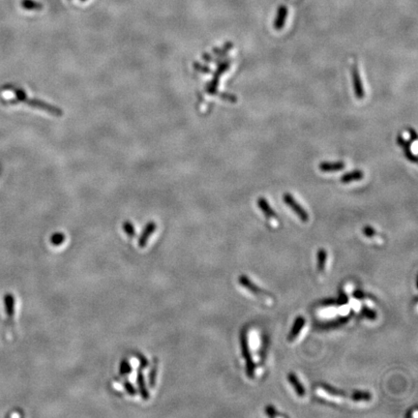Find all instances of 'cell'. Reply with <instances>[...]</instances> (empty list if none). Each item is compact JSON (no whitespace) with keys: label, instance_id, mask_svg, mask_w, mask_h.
I'll return each instance as SVG.
<instances>
[{"label":"cell","instance_id":"6da1fadb","mask_svg":"<svg viewBox=\"0 0 418 418\" xmlns=\"http://www.w3.org/2000/svg\"><path fill=\"white\" fill-rule=\"evenodd\" d=\"M238 283L246 289L248 290L252 295L257 297L259 301H261L266 306H272L275 302L274 296L266 291L265 289H260L258 286H257L254 282H252L251 279L246 275H241L238 277Z\"/></svg>","mask_w":418,"mask_h":418},{"label":"cell","instance_id":"7a4b0ae2","mask_svg":"<svg viewBox=\"0 0 418 418\" xmlns=\"http://www.w3.org/2000/svg\"><path fill=\"white\" fill-rule=\"evenodd\" d=\"M240 343H241V350H242V355L246 361V374L249 378L253 379L255 377V370L256 365L252 357L251 350L249 345V339L246 332H242L240 337Z\"/></svg>","mask_w":418,"mask_h":418},{"label":"cell","instance_id":"3957f363","mask_svg":"<svg viewBox=\"0 0 418 418\" xmlns=\"http://www.w3.org/2000/svg\"><path fill=\"white\" fill-rule=\"evenodd\" d=\"M284 202L297 215V217L304 223H307L310 219L309 214L307 213L306 210L297 202V200L290 195L289 193H285L283 195Z\"/></svg>","mask_w":418,"mask_h":418},{"label":"cell","instance_id":"277c9868","mask_svg":"<svg viewBox=\"0 0 418 418\" xmlns=\"http://www.w3.org/2000/svg\"><path fill=\"white\" fill-rule=\"evenodd\" d=\"M317 391L320 395L336 402H341L347 397V394L344 391L337 389L335 387H332L328 385H324V384L320 385L317 387Z\"/></svg>","mask_w":418,"mask_h":418},{"label":"cell","instance_id":"5b68a950","mask_svg":"<svg viewBox=\"0 0 418 418\" xmlns=\"http://www.w3.org/2000/svg\"><path fill=\"white\" fill-rule=\"evenodd\" d=\"M229 66H230V60H225V61H223V62H221L219 64V66H218V68H217V70H216V72L214 74V77H213L212 81L206 85V92L208 94L213 95V94H216L217 93L220 77L223 75L225 72L227 71V69L229 68Z\"/></svg>","mask_w":418,"mask_h":418},{"label":"cell","instance_id":"8992f818","mask_svg":"<svg viewBox=\"0 0 418 418\" xmlns=\"http://www.w3.org/2000/svg\"><path fill=\"white\" fill-rule=\"evenodd\" d=\"M352 74H353V85H354V95L357 99H363L365 97V90L363 88L362 81H361L360 74L356 65L354 66Z\"/></svg>","mask_w":418,"mask_h":418},{"label":"cell","instance_id":"52a82bcc","mask_svg":"<svg viewBox=\"0 0 418 418\" xmlns=\"http://www.w3.org/2000/svg\"><path fill=\"white\" fill-rule=\"evenodd\" d=\"M25 103H27L28 105L31 106V107L47 111V112H51V113L56 114V115H61L63 113V112L61 110H59L58 108H56L52 105H49V104H47V103H45L41 100H38V99H28V98H27Z\"/></svg>","mask_w":418,"mask_h":418},{"label":"cell","instance_id":"ba28073f","mask_svg":"<svg viewBox=\"0 0 418 418\" xmlns=\"http://www.w3.org/2000/svg\"><path fill=\"white\" fill-rule=\"evenodd\" d=\"M156 229H157V224L155 222H149L146 224L138 241L139 248H144L147 245L150 236L156 231Z\"/></svg>","mask_w":418,"mask_h":418},{"label":"cell","instance_id":"9c48e42d","mask_svg":"<svg viewBox=\"0 0 418 418\" xmlns=\"http://www.w3.org/2000/svg\"><path fill=\"white\" fill-rule=\"evenodd\" d=\"M305 324H306V320L301 316L297 317L295 319L293 324H292V327H291L289 333L288 341L289 342H294L295 339L300 334L301 330L304 328Z\"/></svg>","mask_w":418,"mask_h":418},{"label":"cell","instance_id":"30bf717a","mask_svg":"<svg viewBox=\"0 0 418 418\" xmlns=\"http://www.w3.org/2000/svg\"><path fill=\"white\" fill-rule=\"evenodd\" d=\"M257 206L259 207V209L261 210V212L266 216L267 219L278 221L277 214L275 213V211L273 210V208L270 206V204L268 203V201L266 200V198L259 197L257 199Z\"/></svg>","mask_w":418,"mask_h":418},{"label":"cell","instance_id":"8fae6325","mask_svg":"<svg viewBox=\"0 0 418 418\" xmlns=\"http://www.w3.org/2000/svg\"><path fill=\"white\" fill-rule=\"evenodd\" d=\"M288 381H289V383L290 384V386H292V388L294 389L298 397L302 398L306 395V390H305L303 385L300 383L298 377L293 372H290V373L288 374Z\"/></svg>","mask_w":418,"mask_h":418},{"label":"cell","instance_id":"7c38bea8","mask_svg":"<svg viewBox=\"0 0 418 418\" xmlns=\"http://www.w3.org/2000/svg\"><path fill=\"white\" fill-rule=\"evenodd\" d=\"M397 142H398V144L403 148V150H404V152H405V155H406V157L410 160V161H412L413 163H415V164H417L418 163V157L413 153V151H412V149H411V141H409V140H406V139L403 138V136L402 135H398V137H397Z\"/></svg>","mask_w":418,"mask_h":418},{"label":"cell","instance_id":"4fadbf2b","mask_svg":"<svg viewBox=\"0 0 418 418\" xmlns=\"http://www.w3.org/2000/svg\"><path fill=\"white\" fill-rule=\"evenodd\" d=\"M288 14H289V10L287 6L281 5L277 10V15L274 21V28L276 30H281L284 28L286 25L287 18H288Z\"/></svg>","mask_w":418,"mask_h":418},{"label":"cell","instance_id":"5bb4252c","mask_svg":"<svg viewBox=\"0 0 418 418\" xmlns=\"http://www.w3.org/2000/svg\"><path fill=\"white\" fill-rule=\"evenodd\" d=\"M346 167L345 163L342 161L338 162H322L319 166V168L322 172H336L344 169Z\"/></svg>","mask_w":418,"mask_h":418},{"label":"cell","instance_id":"9a60e30c","mask_svg":"<svg viewBox=\"0 0 418 418\" xmlns=\"http://www.w3.org/2000/svg\"><path fill=\"white\" fill-rule=\"evenodd\" d=\"M327 251L323 248H321L317 253V269L320 274H323L325 272L327 264Z\"/></svg>","mask_w":418,"mask_h":418},{"label":"cell","instance_id":"2e32d148","mask_svg":"<svg viewBox=\"0 0 418 418\" xmlns=\"http://www.w3.org/2000/svg\"><path fill=\"white\" fill-rule=\"evenodd\" d=\"M363 234L371 239L372 241H374L377 244H384V238L378 233V231L371 225H365L362 228Z\"/></svg>","mask_w":418,"mask_h":418},{"label":"cell","instance_id":"e0dca14e","mask_svg":"<svg viewBox=\"0 0 418 418\" xmlns=\"http://www.w3.org/2000/svg\"><path fill=\"white\" fill-rule=\"evenodd\" d=\"M364 177V172L360 169H355L354 171L348 172L346 174H344L341 177V182L344 184H348V183H352L354 181H360L362 180Z\"/></svg>","mask_w":418,"mask_h":418},{"label":"cell","instance_id":"ac0fdd59","mask_svg":"<svg viewBox=\"0 0 418 418\" xmlns=\"http://www.w3.org/2000/svg\"><path fill=\"white\" fill-rule=\"evenodd\" d=\"M137 383H138V386H139V392L140 397L142 398V400L144 401H148L150 398L149 395V391L148 388L146 387V383L144 380V376L142 375V373L139 371L137 377Z\"/></svg>","mask_w":418,"mask_h":418},{"label":"cell","instance_id":"d6986e66","mask_svg":"<svg viewBox=\"0 0 418 418\" xmlns=\"http://www.w3.org/2000/svg\"><path fill=\"white\" fill-rule=\"evenodd\" d=\"M373 396L368 391L355 390L352 394V400L355 403H366L372 400Z\"/></svg>","mask_w":418,"mask_h":418},{"label":"cell","instance_id":"ffe728a7","mask_svg":"<svg viewBox=\"0 0 418 418\" xmlns=\"http://www.w3.org/2000/svg\"><path fill=\"white\" fill-rule=\"evenodd\" d=\"M4 306L6 314L9 318H13L15 315V297L11 293H7L4 297Z\"/></svg>","mask_w":418,"mask_h":418},{"label":"cell","instance_id":"44dd1931","mask_svg":"<svg viewBox=\"0 0 418 418\" xmlns=\"http://www.w3.org/2000/svg\"><path fill=\"white\" fill-rule=\"evenodd\" d=\"M21 6L28 11H39L43 9V5L35 0H21Z\"/></svg>","mask_w":418,"mask_h":418},{"label":"cell","instance_id":"7402d4cb","mask_svg":"<svg viewBox=\"0 0 418 418\" xmlns=\"http://www.w3.org/2000/svg\"><path fill=\"white\" fill-rule=\"evenodd\" d=\"M133 371V367L127 359H122L119 364V375L121 377H127Z\"/></svg>","mask_w":418,"mask_h":418},{"label":"cell","instance_id":"603a6c76","mask_svg":"<svg viewBox=\"0 0 418 418\" xmlns=\"http://www.w3.org/2000/svg\"><path fill=\"white\" fill-rule=\"evenodd\" d=\"M65 240H66V236L62 232H56L50 238V241H51L52 245H54L56 247H58V246L62 245L65 242Z\"/></svg>","mask_w":418,"mask_h":418},{"label":"cell","instance_id":"cb8c5ba5","mask_svg":"<svg viewBox=\"0 0 418 418\" xmlns=\"http://www.w3.org/2000/svg\"><path fill=\"white\" fill-rule=\"evenodd\" d=\"M122 228L124 230V232L130 237V238H134L136 235V229L133 223H131L130 221H125L122 224Z\"/></svg>","mask_w":418,"mask_h":418},{"label":"cell","instance_id":"d4e9b609","mask_svg":"<svg viewBox=\"0 0 418 418\" xmlns=\"http://www.w3.org/2000/svg\"><path fill=\"white\" fill-rule=\"evenodd\" d=\"M232 48H233V44L231 42H227V43L225 44V46L222 49H216L215 48V49H213V52L217 56H225Z\"/></svg>","mask_w":418,"mask_h":418},{"label":"cell","instance_id":"484cf974","mask_svg":"<svg viewBox=\"0 0 418 418\" xmlns=\"http://www.w3.org/2000/svg\"><path fill=\"white\" fill-rule=\"evenodd\" d=\"M157 372H158V365L157 363L154 364L153 368L151 369L149 373V385L151 387H154L156 386V379H157Z\"/></svg>","mask_w":418,"mask_h":418},{"label":"cell","instance_id":"4316f807","mask_svg":"<svg viewBox=\"0 0 418 418\" xmlns=\"http://www.w3.org/2000/svg\"><path fill=\"white\" fill-rule=\"evenodd\" d=\"M361 312H362L363 317H365L366 319H368L370 321H376L377 320V313L374 310L365 306L363 308Z\"/></svg>","mask_w":418,"mask_h":418},{"label":"cell","instance_id":"83f0119b","mask_svg":"<svg viewBox=\"0 0 418 418\" xmlns=\"http://www.w3.org/2000/svg\"><path fill=\"white\" fill-rule=\"evenodd\" d=\"M265 415H266L268 418H278V417H285V416H281V415L279 414L278 412H277V410L275 409V407H274V406H272V405H269V406H267V407L265 408Z\"/></svg>","mask_w":418,"mask_h":418},{"label":"cell","instance_id":"f1b7e54d","mask_svg":"<svg viewBox=\"0 0 418 418\" xmlns=\"http://www.w3.org/2000/svg\"><path fill=\"white\" fill-rule=\"evenodd\" d=\"M123 386H124V389L126 390V392L130 395V396H136L137 395V389H136V387L130 383V382H128V381H125L124 383H123Z\"/></svg>","mask_w":418,"mask_h":418},{"label":"cell","instance_id":"f546056e","mask_svg":"<svg viewBox=\"0 0 418 418\" xmlns=\"http://www.w3.org/2000/svg\"><path fill=\"white\" fill-rule=\"evenodd\" d=\"M336 303H337L339 306H344V305L349 304V297H348V295L346 294V292H344L343 290H341V291H340V295H339L338 299L336 300Z\"/></svg>","mask_w":418,"mask_h":418},{"label":"cell","instance_id":"4dcf8cb0","mask_svg":"<svg viewBox=\"0 0 418 418\" xmlns=\"http://www.w3.org/2000/svg\"><path fill=\"white\" fill-rule=\"evenodd\" d=\"M220 97H221L223 100H225V101L229 102V103H236V102H237V98H236V96H235V95H233V94H230V93L223 92V93H221V94H220Z\"/></svg>","mask_w":418,"mask_h":418},{"label":"cell","instance_id":"1f68e13d","mask_svg":"<svg viewBox=\"0 0 418 418\" xmlns=\"http://www.w3.org/2000/svg\"><path fill=\"white\" fill-rule=\"evenodd\" d=\"M194 67H195V70H196V71H198V72L205 73V74L210 73V68H208V67H207V66H205V65L199 64V63H197V62L194 64Z\"/></svg>","mask_w":418,"mask_h":418},{"label":"cell","instance_id":"d6a6232c","mask_svg":"<svg viewBox=\"0 0 418 418\" xmlns=\"http://www.w3.org/2000/svg\"><path fill=\"white\" fill-rule=\"evenodd\" d=\"M349 320H350V319H349L348 317L341 318V319H339V320H337V321H335V322H332L331 323H329V325H330V327H336V326H339V325L345 324V323H346Z\"/></svg>","mask_w":418,"mask_h":418},{"label":"cell","instance_id":"836d02e7","mask_svg":"<svg viewBox=\"0 0 418 418\" xmlns=\"http://www.w3.org/2000/svg\"><path fill=\"white\" fill-rule=\"evenodd\" d=\"M138 358H139V365H140V369H144V368H146V367H148V365H149V362H148V360H147V358H145L142 354H139L138 355Z\"/></svg>","mask_w":418,"mask_h":418},{"label":"cell","instance_id":"e575fe53","mask_svg":"<svg viewBox=\"0 0 418 418\" xmlns=\"http://www.w3.org/2000/svg\"><path fill=\"white\" fill-rule=\"evenodd\" d=\"M408 131H409V134H410V136H411V139H412V140H414V141H416V140L418 139V134H417V132H416L413 128L408 129Z\"/></svg>","mask_w":418,"mask_h":418},{"label":"cell","instance_id":"d590c367","mask_svg":"<svg viewBox=\"0 0 418 418\" xmlns=\"http://www.w3.org/2000/svg\"><path fill=\"white\" fill-rule=\"evenodd\" d=\"M202 57H203V59H204L206 62H209V61H211V60H212V57L209 56L208 54H204Z\"/></svg>","mask_w":418,"mask_h":418},{"label":"cell","instance_id":"8d00e7d4","mask_svg":"<svg viewBox=\"0 0 418 418\" xmlns=\"http://www.w3.org/2000/svg\"><path fill=\"white\" fill-rule=\"evenodd\" d=\"M81 1H86V0H81Z\"/></svg>","mask_w":418,"mask_h":418}]
</instances>
